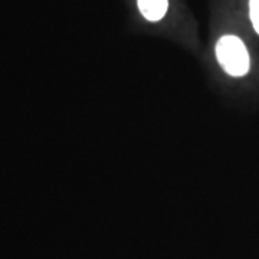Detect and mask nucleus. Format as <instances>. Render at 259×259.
<instances>
[{
  "label": "nucleus",
  "instance_id": "nucleus-2",
  "mask_svg": "<svg viewBox=\"0 0 259 259\" xmlns=\"http://www.w3.org/2000/svg\"><path fill=\"white\" fill-rule=\"evenodd\" d=\"M168 2L167 0H139L141 15L150 22H158L164 18Z\"/></svg>",
  "mask_w": 259,
  "mask_h": 259
},
{
  "label": "nucleus",
  "instance_id": "nucleus-1",
  "mask_svg": "<svg viewBox=\"0 0 259 259\" xmlns=\"http://www.w3.org/2000/svg\"><path fill=\"white\" fill-rule=\"evenodd\" d=\"M216 56L226 74L243 76L249 71V54L238 36L225 35L216 45Z\"/></svg>",
  "mask_w": 259,
  "mask_h": 259
},
{
  "label": "nucleus",
  "instance_id": "nucleus-3",
  "mask_svg": "<svg viewBox=\"0 0 259 259\" xmlns=\"http://www.w3.org/2000/svg\"><path fill=\"white\" fill-rule=\"evenodd\" d=\"M249 15L252 25L259 35V0H249Z\"/></svg>",
  "mask_w": 259,
  "mask_h": 259
}]
</instances>
